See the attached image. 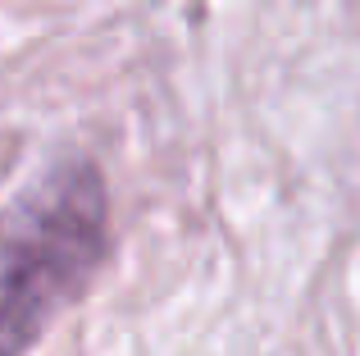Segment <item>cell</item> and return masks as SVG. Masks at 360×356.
Masks as SVG:
<instances>
[{
  "label": "cell",
  "mask_w": 360,
  "mask_h": 356,
  "mask_svg": "<svg viewBox=\"0 0 360 356\" xmlns=\"http://www.w3.org/2000/svg\"><path fill=\"white\" fill-rule=\"evenodd\" d=\"M115 220L96 160L69 155L0 210V356H27L110 260Z\"/></svg>",
  "instance_id": "1"
}]
</instances>
